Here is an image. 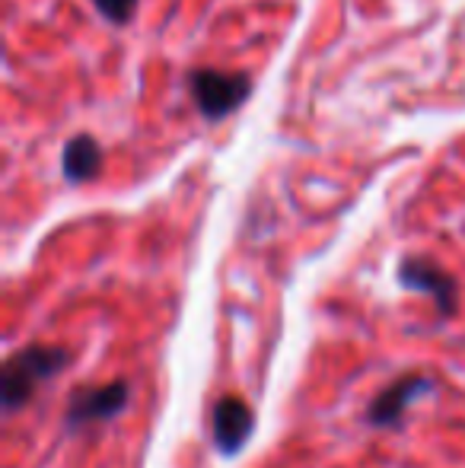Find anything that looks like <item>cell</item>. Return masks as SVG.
Wrapping results in <instances>:
<instances>
[{
    "label": "cell",
    "instance_id": "obj_1",
    "mask_svg": "<svg viewBox=\"0 0 465 468\" xmlns=\"http://www.w3.org/2000/svg\"><path fill=\"white\" fill-rule=\"evenodd\" d=\"M70 360H74V354L68 347H55V345H32L23 347L19 354H13L4 364V373H0L4 411L13 414L16 408H23L36 395V388L42 382H48L51 376L61 373Z\"/></svg>",
    "mask_w": 465,
    "mask_h": 468
},
{
    "label": "cell",
    "instance_id": "obj_2",
    "mask_svg": "<svg viewBox=\"0 0 465 468\" xmlns=\"http://www.w3.org/2000/svg\"><path fill=\"white\" fill-rule=\"evenodd\" d=\"M188 87L192 96L198 102V109L207 118H224L227 112H233L236 105L246 102L252 80L246 74H227V70H214V68H198L188 77Z\"/></svg>",
    "mask_w": 465,
    "mask_h": 468
},
{
    "label": "cell",
    "instance_id": "obj_3",
    "mask_svg": "<svg viewBox=\"0 0 465 468\" xmlns=\"http://www.w3.org/2000/svg\"><path fill=\"white\" fill-rule=\"evenodd\" d=\"M124 405H128V382L115 379L109 386L77 388L68 399V411L64 414H68V427H87L122 414Z\"/></svg>",
    "mask_w": 465,
    "mask_h": 468
},
{
    "label": "cell",
    "instance_id": "obj_4",
    "mask_svg": "<svg viewBox=\"0 0 465 468\" xmlns=\"http://www.w3.org/2000/svg\"><path fill=\"white\" fill-rule=\"evenodd\" d=\"M398 283H402L405 290H415V293L430 296L443 315H453L460 287H456L453 274L443 271L437 261H430V259H402V265H398Z\"/></svg>",
    "mask_w": 465,
    "mask_h": 468
},
{
    "label": "cell",
    "instance_id": "obj_5",
    "mask_svg": "<svg viewBox=\"0 0 465 468\" xmlns=\"http://www.w3.org/2000/svg\"><path fill=\"white\" fill-rule=\"evenodd\" d=\"M434 388V379L424 373H408L402 379H396L392 386H386L376 399L366 405V424L373 427H396L402 420L405 408L411 405L415 399L428 395Z\"/></svg>",
    "mask_w": 465,
    "mask_h": 468
},
{
    "label": "cell",
    "instance_id": "obj_6",
    "mask_svg": "<svg viewBox=\"0 0 465 468\" xmlns=\"http://www.w3.org/2000/svg\"><path fill=\"white\" fill-rule=\"evenodd\" d=\"M252 427H255V418H252V408L239 399V395H224L217 399L211 411V433H214V443L224 456H236L242 446L248 443L252 437Z\"/></svg>",
    "mask_w": 465,
    "mask_h": 468
},
{
    "label": "cell",
    "instance_id": "obj_7",
    "mask_svg": "<svg viewBox=\"0 0 465 468\" xmlns=\"http://www.w3.org/2000/svg\"><path fill=\"white\" fill-rule=\"evenodd\" d=\"M102 166V150L96 144V137L90 134H77L64 144L61 154V169L70 182H90Z\"/></svg>",
    "mask_w": 465,
    "mask_h": 468
},
{
    "label": "cell",
    "instance_id": "obj_8",
    "mask_svg": "<svg viewBox=\"0 0 465 468\" xmlns=\"http://www.w3.org/2000/svg\"><path fill=\"white\" fill-rule=\"evenodd\" d=\"M93 4H96V10L106 19H112V23H128L137 10V0H93Z\"/></svg>",
    "mask_w": 465,
    "mask_h": 468
}]
</instances>
